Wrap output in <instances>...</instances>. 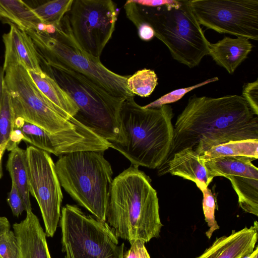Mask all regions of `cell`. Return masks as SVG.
<instances>
[{
  "instance_id": "2",
  "label": "cell",
  "mask_w": 258,
  "mask_h": 258,
  "mask_svg": "<svg viewBox=\"0 0 258 258\" xmlns=\"http://www.w3.org/2000/svg\"><path fill=\"white\" fill-rule=\"evenodd\" d=\"M106 222L117 238L128 241L159 237L163 225L157 191L138 167L131 165L113 179Z\"/></svg>"
},
{
  "instance_id": "26",
  "label": "cell",
  "mask_w": 258,
  "mask_h": 258,
  "mask_svg": "<svg viewBox=\"0 0 258 258\" xmlns=\"http://www.w3.org/2000/svg\"><path fill=\"white\" fill-rule=\"evenodd\" d=\"M15 119L11 97L5 87L0 106V145L8 142L14 129Z\"/></svg>"
},
{
  "instance_id": "4",
  "label": "cell",
  "mask_w": 258,
  "mask_h": 258,
  "mask_svg": "<svg viewBox=\"0 0 258 258\" xmlns=\"http://www.w3.org/2000/svg\"><path fill=\"white\" fill-rule=\"evenodd\" d=\"M126 17L136 26L145 23L155 36L168 48L173 59L192 68L209 55L210 42L195 16L189 0H176L174 4L148 7L134 0L124 5Z\"/></svg>"
},
{
  "instance_id": "29",
  "label": "cell",
  "mask_w": 258,
  "mask_h": 258,
  "mask_svg": "<svg viewBox=\"0 0 258 258\" xmlns=\"http://www.w3.org/2000/svg\"><path fill=\"white\" fill-rule=\"evenodd\" d=\"M0 257H19V244L13 231L10 230L0 235Z\"/></svg>"
},
{
  "instance_id": "32",
  "label": "cell",
  "mask_w": 258,
  "mask_h": 258,
  "mask_svg": "<svg viewBox=\"0 0 258 258\" xmlns=\"http://www.w3.org/2000/svg\"><path fill=\"white\" fill-rule=\"evenodd\" d=\"M129 242L131 247L123 253V258H150L144 241L134 240Z\"/></svg>"
},
{
  "instance_id": "40",
  "label": "cell",
  "mask_w": 258,
  "mask_h": 258,
  "mask_svg": "<svg viewBox=\"0 0 258 258\" xmlns=\"http://www.w3.org/2000/svg\"><path fill=\"white\" fill-rule=\"evenodd\" d=\"M1 258V257H0Z\"/></svg>"
},
{
  "instance_id": "35",
  "label": "cell",
  "mask_w": 258,
  "mask_h": 258,
  "mask_svg": "<svg viewBox=\"0 0 258 258\" xmlns=\"http://www.w3.org/2000/svg\"><path fill=\"white\" fill-rule=\"evenodd\" d=\"M10 230V224L5 217H0V235Z\"/></svg>"
},
{
  "instance_id": "20",
  "label": "cell",
  "mask_w": 258,
  "mask_h": 258,
  "mask_svg": "<svg viewBox=\"0 0 258 258\" xmlns=\"http://www.w3.org/2000/svg\"><path fill=\"white\" fill-rule=\"evenodd\" d=\"M0 21L25 32L36 30L41 22L33 8L21 0H0Z\"/></svg>"
},
{
  "instance_id": "17",
  "label": "cell",
  "mask_w": 258,
  "mask_h": 258,
  "mask_svg": "<svg viewBox=\"0 0 258 258\" xmlns=\"http://www.w3.org/2000/svg\"><path fill=\"white\" fill-rule=\"evenodd\" d=\"M167 173L194 182L200 189L207 187L214 178L209 174L200 156L191 148L173 154L159 174Z\"/></svg>"
},
{
  "instance_id": "5",
  "label": "cell",
  "mask_w": 258,
  "mask_h": 258,
  "mask_svg": "<svg viewBox=\"0 0 258 258\" xmlns=\"http://www.w3.org/2000/svg\"><path fill=\"white\" fill-rule=\"evenodd\" d=\"M33 41L41 63L56 64L80 73L111 95L126 99L135 95L127 88L129 76L116 74L83 50L75 41L66 15L49 33L26 32Z\"/></svg>"
},
{
  "instance_id": "7",
  "label": "cell",
  "mask_w": 258,
  "mask_h": 258,
  "mask_svg": "<svg viewBox=\"0 0 258 258\" xmlns=\"http://www.w3.org/2000/svg\"><path fill=\"white\" fill-rule=\"evenodd\" d=\"M60 184L97 220L106 222L113 172L103 152L81 151L60 156L55 164Z\"/></svg>"
},
{
  "instance_id": "23",
  "label": "cell",
  "mask_w": 258,
  "mask_h": 258,
  "mask_svg": "<svg viewBox=\"0 0 258 258\" xmlns=\"http://www.w3.org/2000/svg\"><path fill=\"white\" fill-rule=\"evenodd\" d=\"M73 2V0L49 1L33 10L42 23L58 26L70 11Z\"/></svg>"
},
{
  "instance_id": "19",
  "label": "cell",
  "mask_w": 258,
  "mask_h": 258,
  "mask_svg": "<svg viewBox=\"0 0 258 258\" xmlns=\"http://www.w3.org/2000/svg\"><path fill=\"white\" fill-rule=\"evenodd\" d=\"M28 72L39 90L59 110L69 117L77 113L76 103L52 78L43 70Z\"/></svg>"
},
{
  "instance_id": "8",
  "label": "cell",
  "mask_w": 258,
  "mask_h": 258,
  "mask_svg": "<svg viewBox=\"0 0 258 258\" xmlns=\"http://www.w3.org/2000/svg\"><path fill=\"white\" fill-rule=\"evenodd\" d=\"M59 225L64 258H123L124 244L108 224L76 205L62 207Z\"/></svg>"
},
{
  "instance_id": "16",
  "label": "cell",
  "mask_w": 258,
  "mask_h": 258,
  "mask_svg": "<svg viewBox=\"0 0 258 258\" xmlns=\"http://www.w3.org/2000/svg\"><path fill=\"white\" fill-rule=\"evenodd\" d=\"M19 247V258H51L46 234L37 217L32 211L20 223L13 225Z\"/></svg>"
},
{
  "instance_id": "24",
  "label": "cell",
  "mask_w": 258,
  "mask_h": 258,
  "mask_svg": "<svg viewBox=\"0 0 258 258\" xmlns=\"http://www.w3.org/2000/svg\"><path fill=\"white\" fill-rule=\"evenodd\" d=\"M126 84L128 90L133 95L146 97L154 90L158 84V77L154 71L144 69L129 76Z\"/></svg>"
},
{
  "instance_id": "18",
  "label": "cell",
  "mask_w": 258,
  "mask_h": 258,
  "mask_svg": "<svg viewBox=\"0 0 258 258\" xmlns=\"http://www.w3.org/2000/svg\"><path fill=\"white\" fill-rule=\"evenodd\" d=\"M249 40L243 37H224L216 43H209V55L218 65L232 74L252 50Z\"/></svg>"
},
{
  "instance_id": "36",
  "label": "cell",
  "mask_w": 258,
  "mask_h": 258,
  "mask_svg": "<svg viewBox=\"0 0 258 258\" xmlns=\"http://www.w3.org/2000/svg\"><path fill=\"white\" fill-rule=\"evenodd\" d=\"M5 72L3 68L0 67V106L3 99L5 88Z\"/></svg>"
},
{
  "instance_id": "28",
  "label": "cell",
  "mask_w": 258,
  "mask_h": 258,
  "mask_svg": "<svg viewBox=\"0 0 258 258\" xmlns=\"http://www.w3.org/2000/svg\"><path fill=\"white\" fill-rule=\"evenodd\" d=\"M218 80L219 78L218 77H214L190 87L180 88L173 90L167 94L164 95L154 101L145 106L144 107L146 108H160L164 105H168L170 103L178 101L181 99L186 93L195 89L205 86L209 83L217 81Z\"/></svg>"
},
{
  "instance_id": "13",
  "label": "cell",
  "mask_w": 258,
  "mask_h": 258,
  "mask_svg": "<svg viewBox=\"0 0 258 258\" xmlns=\"http://www.w3.org/2000/svg\"><path fill=\"white\" fill-rule=\"evenodd\" d=\"M254 160L243 156H228L203 161L212 177L222 176L231 181L242 210L257 216L258 169L252 163Z\"/></svg>"
},
{
  "instance_id": "30",
  "label": "cell",
  "mask_w": 258,
  "mask_h": 258,
  "mask_svg": "<svg viewBox=\"0 0 258 258\" xmlns=\"http://www.w3.org/2000/svg\"><path fill=\"white\" fill-rule=\"evenodd\" d=\"M242 96L246 100L254 113L258 115V80L245 84Z\"/></svg>"
},
{
  "instance_id": "27",
  "label": "cell",
  "mask_w": 258,
  "mask_h": 258,
  "mask_svg": "<svg viewBox=\"0 0 258 258\" xmlns=\"http://www.w3.org/2000/svg\"><path fill=\"white\" fill-rule=\"evenodd\" d=\"M203 194V209L205 221L209 229L206 232V235L210 239L214 231L219 229L215 217L216 202L211 190L208 187L200 189Z\"/></svg>"
},
{
  "instance_id": "12",
  "label": "cell",
  "mask_w": 258,
  "mask_h": 258,
  "mask_svg": "<svg viewBox=\"0 0 258 258\" xmlns=\"http://www.w3.org/2000/svg\"><path fill=\"white\" fill-rule=\"evenodd\" d=\"M26 151L29 192L39 205L46 236L52 237L60 219L63 199L55 164L43 150L30 146Z\"/></svg>"
},
{
  "instance_id": "38",
  "label": "cell",
  "mask_w": 258,
  "mask_h": 258,
  "mask_svg": "<svg viewBox=\"0 0 258 258\" xmlns=\"http://www.w3.org/2000/svg\"><path fill=\"white\" fill-rule=\"evenodd\" d=\"M252 258H258V247H256L255 249L252 251Z\"/></svg>"
},
{
  "instance_id": "39",
  "label": "cell",
  "mask_w": 258,
  "mask_h": 258,
  "mask_svg": "<svg viewBox=\"0 0 258 258\" xmlns=\"http://www.w3.org/2000/svg\"><path fill=\"white\" fill-rule=\"evenodd\" d=\"M252 252L249 254H247L246 255L244 256L242 258H252Z\"/></svg>"
},
{
  "instance_id": "25",
  "label": "cell",
  "mask_w": 258,
  "mask_h": 258,
  "mask_svg": "<svg viewBox=\"0 0 258 258\" xmlns=\"http://www.w3.org/2000/svg\"><path fill=\"white\" fill-rule=\"evenodd\" d=\"M14 127L22 132L25 141L40 150L50 152L49 133L20 117H15Z\"/></svg>"
},
{
  "instance_id": "3",
  "label": "cell",
  "mask_w": 258,
  "mask_h": 258,
  "mask_svg": "<svg viewBox=\"0 0 258 258\" xmlns=\"http://www.w3.org/2000/svg\"><path fill=\"white\" fill-rule=\"evenodd\" d=\"M169 105L146 108L137 104L134 96L126 98L119 113L120 142L110 143L131 165L150 169L159 168L167 159L173 138Z\"/></svg>"
},
{
  "instance_id": "9",
  "label": "cell",
  "mask_w": 258,
  "mask_h": 258,
  "mask_svg": "<svg viewBox=\"0 0 258 258\" xmlns=\"http://www.w3.org/2000/svg\"><path fill=\"white\" fill-rule=\"evenodd\" d=\"M3 69L5 87L15 117H20L50 134L75 127L77 121L62 113L43 94L25 67L12 63Z\"/></svg>"
},
{
  "instance_id": "33",
  "label": "cell",
  "mask_w": 258,
  "mask_h": 258,
  "mask_svg": "<svg viewBox=\"0 0 258 258\" xmlns=\"http://www.w3.org/2000/svg\"><path fill=\"white\" fill-rule=\"evenodd\" d=\"M137 28L139 37L144 41H150L155 36L153 29L146 23H143Z\"/></svg>"
},
{
  "instance_id": "6",
  "label": "cell",
  "mask_w": 258,
  "mask_h": 258,
  "mask_svg": "<svg viewBox=\"0 0 258 258\" xmlns=\"http://www.w3.org/2000/svg\"><path fill=\"white\" fill-rule=\"evenodd\" d=\"M43 64V71L77 106L78 111L73 117L109 143H119V113L125 99L111 95L80 73L56 64Z\"/></svg>"
},
{
  "instance_id": "22",
  "label": "cell",
  "mask_w": 258,
  "mask_h": 258,
  "mask_svg": "<svg viewBox=\"0 0 258 258\" xmlns=\"http://www.w3.org/2000/svg\"><path fill=\"white\" fill-rule=\"evenodd\" d=\"M228 156H243L257 159L258 139L230 141L219 144L205 151L200 158L204 161Z\"/></svg>"
},
{
  "instance_id": "14",
  "label": "cell",
  "mask_w": 258,
  "mask_h": 258,
  "mask_svg": "<svg viewBox=\"0 0 258 258\" xmlns=\"http://www.w3.org/2000/svg\"><path fill=\"white\" fill-rule=\"evenodd\" d=\"M258 238V224L238 231L229 236L217 238L213 244L197 258H242L254 250Z\"/></svg>"
},
{
  "instance_id": "34",
  "label": "cell",
  "mask_w": 258,
  "mask_h": 258,
  "mask_svg": "<svg viewBox=\"0 0 258 258\" xmlns=\"http://www.w3.org/2000/svg\"><path fill=\"white\" fill-rule=\"evenodd\" d=\"M137 4L148 7H158L175 3L176 0H134Z\"/></svg>"
},
{
  "instance_id": "31",
  "label": "cell",
  "mask_w": 258,
  "mask_h": 258,
  "mask_svg": "<svg viewBox=\"0 0 258 258\" xmlns=\"http://www.w3.org/2000/svg\"><path fill=\"white\" fill-rule=\"evenodd\" d=\"M7 201L13 214L15 217H18L25 210L23 200L17 187L13 183L11 191L8 195Z\"/></svg>"
},
{
  "instance_id": "37",
  "label": "cell",
  "mask_w": 258,
  "mask_h": 258,
  "mask_svg": "<svg viewBox=\"0 0 258 258\" xmlns=\"http://www.w3.org/2000/svg\"><path fill=\"white\" fill-rule=\"evenodd\" d=\"M7 143L8 142L4 143L0 145V165L3 155L5 152V150H6Z\"/></svg>"
},
{
  "instance_id": "10",
  "label": "cell",
  "mask_w": 258,
  "mask_h": 258,
  "mask_svg": "<svg viewBox=\"0 0 258 258\" xmlns=\"http://www.w3.org/2000/svg\"><path fill=\"white\" fill-rule=\"evenodd\" d=\"M66 17L80 48L100 58L115 29L117 13L114 3L111 0H73Z\"/></svg>"
},
{
  "instance_id": "15",
  "label": "cell",
  "mask_w": 258,
  "mask_h": 258,
  "mask_svg": "<svg viewBox=\"0 0 258 258\" xmlns=\"http://www.w3.org/2000/svg\"><path fill=\"white\" fill-rule=\"evenodd\" d=\"M5 45V61L3 68L12 63H19L28 71L42 70L39 54L27 33L14 25L3 36Z\"/></svg>"
},
{
  "instance_id": "21",
  "label": "cell",
  "mask_w": 258,
  "mask_h": 258,
  "mask_svg": "<svg viewBox=\"0 0 258 258\" xmlns=\"http://www.w3.org/2000/svg\"><path fill=\"white\" fill-rule=\"evenodd\" d=\"M7 168L23 200L26 213L31 212L26 151L18 147L13 149L9 155Z\"/></svg>"
},
{
  "instance_id": "1",
  "label": "cell",
  "mask_w": 258,
  "mask_h": 258,
  "mask_svg": "<svg viewBox=\"0 0 258 258\" xmlns=\"http://www.w3.org/2000/svg\"><path fill=\"white\" fill-rule=\"evenodd\" d=\"M168 156L158 168L164 169L173 154L192 148L200 156L211 147L230 141L258 139V117L242 96L189 97L173 126Z\"/></svg>"
},
{
  "instance_id": "11",
  "label": "cell",
  "mask_w": 258,
  "mask_h": 258,
  "mask_svg": "<svg viewBox=\"0 0 258 258\" xmlns=\"http://www.w3.org/2000/svg\"><path fill=\"white\" fill-rule=\"evenodd\" d=\"M200 25L219 33L258 40V0H189Z\"/></svg>"
}]
</instances>
